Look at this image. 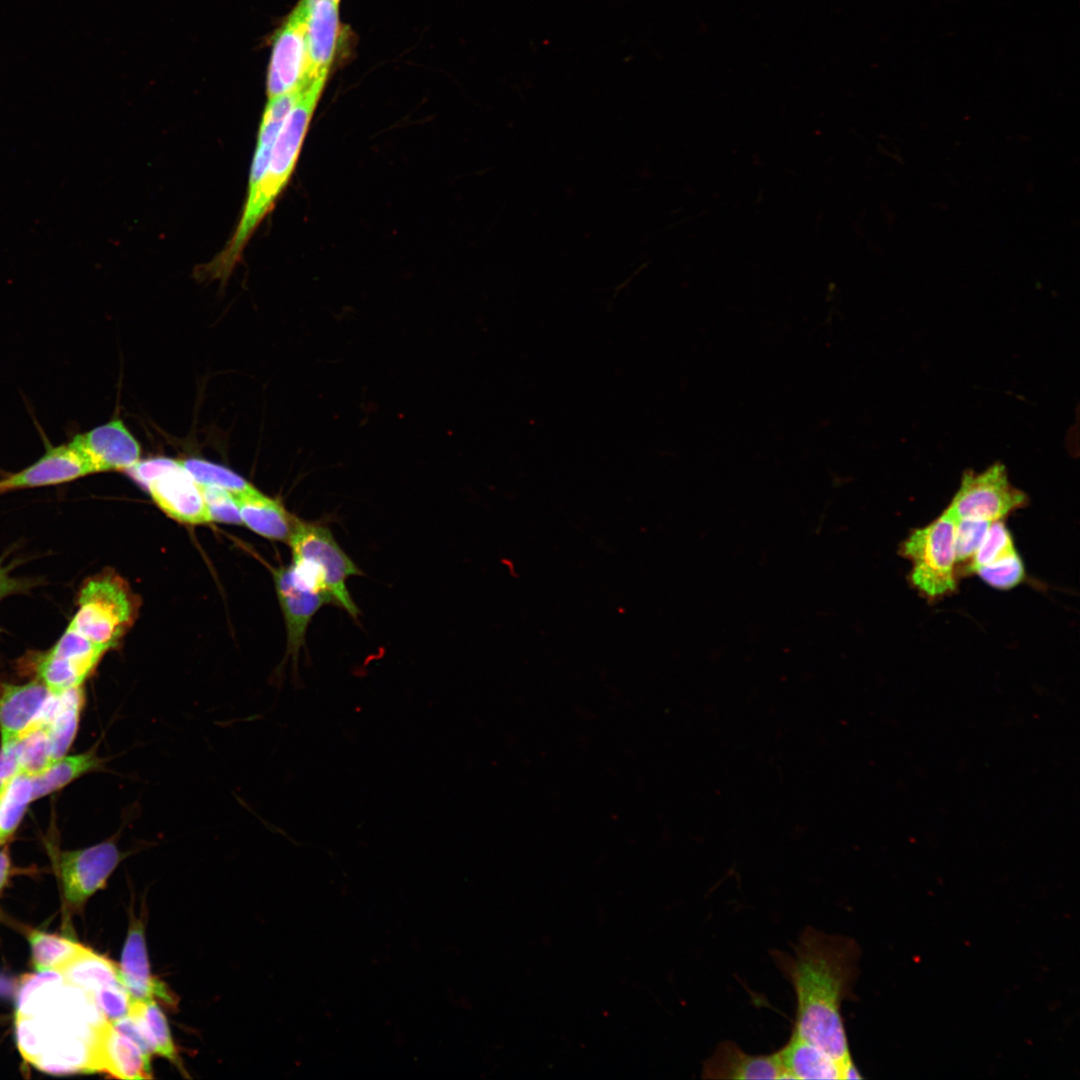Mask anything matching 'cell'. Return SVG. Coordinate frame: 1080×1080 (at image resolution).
Listing matches in <instances>:
<instances>
[{
    "instance_id": "obj_11",
    "label": "cell",
    "mask_w": 1080,
    "mask_h": 1080,
    "mask_svg": "<svg viewBox=\"0 0 1080 1080\" xmlns=\"http://www.w3.org/2000/svg\"><path fill=\"white\" fill-rule=\"evenodd\" d=\"M155 504L169 517L185 524L210 522L201 487L180 460L168 464L144 486Z\"/></svg>"
},
{
    "instance_id": "obj_6",
    "label": "cell",
    "mask_w": 1080,
    "mask_h": 1080,
    "mask_svg": "<svg viewBox=\"0 0 1080 1080\" xmlns=\"http://www.w3.org/2000/svg\"><path fill=\"white\" fill-rule=\"evenodd\" d=\"M956 522L946 509L929 525L914 530L902 546L904 557L912 564V583L927 597H939L955 589Z\"/></svg>"
},
{
    "instance_id": "obj_9",
    "label": "cell",
    "mask_w": 1080,
    "mask_h": 1080,
    "mask_svg": "<svg viewBox=\"0 0 1080 1080\" xmlns=\"http://www.w3.org/2000/svg\"><path fill=\"white\" fill-rule=\"evenodd\" d=\"M127 855L129 853L121 851L112 838L87 848L62 853L59 871L66 900L71 905L84 904L104 887Z\"/></svg>"
},
{
    "instance_id": "obj_7",
    "label": "cell",
    "mask_w": 1080,
    "mask_h": 1080,
    "mask_svg": "<svg viewBox=\"0 0 1080 1080\" xmlns=\"http://www.w3.org/2000/svg\"><path fill=\"white\" fill-rule=\"evenodd\" d=\"M1027 496L1009 481L1006 468L995 463L982 472L966 471L947 509L955 518L1001 520L1025 505Z\"/></svg>"
},
{
    "instance_id": "obj_15",
    "label": "cell",
    "mask_w": 1080,
    "mask_h": 1080,
    "mask_svg": "<svg viewBox=\"0 0 1080 1080\" xmlns=\"http://www.w3.org/2000/svg\"><path fill=\"white\" fill-rule=\"evenodd\" d=\"M120 1079H150L151 1056L109 1021L99 1028L95 1045V1072Z\"/></svg>"
},
{
    "instance_id": "obj_3",
    "label": "cell",
    "mask_w": 1080,
    "mask_h": 1080,
    "mask_svg": "<svg viewBox=\"0 0 1080 1080\" xmlns=\"http://www.w3.org/2000/svg\"><path fill=\"white\" fill-rule=\"evenodd\" d=\"M326 78L318 77L303 86L278 134L265 173L257 185L248 190L240 221L231 239L208 264L201 267L203 277L226 279L231 274L254 230L286 186Z\"/></svg>"
},
{
    "instance_id": "obj_35",
    "label": "cell",
    "mask_w": 1080,
    "mask_h": 1080,
    "mask_svg": "<svg viewBox=\"0 0 1080 1080\" xmlns=\"http://www.w3.org/2000/svg\"><path fill=\"white\" fill-rule=\"evenodd\" d=\"M20 772L16 742L0 749V792Z\"/></svg>"
},
{
    "instance_id": "obj_41",
    "label": "cell",
    "mask_w": 1080,
    "mask_h": 1080,
    "mask_svg": "<svg viewBox=\"0 0 1080 1080\" xmlns=\"http://www.w3.org/2000/svg\"><path fill=\"white\" fill-rule=\"evenodd\" d=\"M0 494H3L1 490H0Z\"/></svg>"
},
{
    "instance_id": "obj_18",
    "label": "cell",
    "mask_w": 1080,
    "mask_h": 1080,
    "mask_svg": "<svg viewBox=\"0 0 1080 1080\" xmlns=\"http://www.w3.org/2000/svg\"><path fill=\"white\" fill-rule=\"evenodd\" d=\"M338 4L321 0L309 7L306 29L307 83L328 75L336 50Z\"/></svg>"
},
{
    "instance_id": "obj_1",
    "label": "cell",
    "mask_w": 1080,
    "mask_h": 1080,
    "mask_svg": "<svg viewBox=\"0 0 1080 1080\" xmlns=\"http://www.w3.org/2000/svg\"><path fill=\"white\" fill-rule=\"evenodd\" d=\"M23 983L16 1012L23 1057L50 1073L95 1072V1045L106 1021L91 995L54 971Z\"/></svg>"
},
{
    "instance_id": "obj_13",
    "label": "cell",
    "mask_w": 1080,
    "mask_h": 1080,
    "mask_svg": "<svg viewBox=\"0 0 1080 1080\" xmlns=\"http://www.w3.org/2000/svg\"><path fill=\"white\" fill-rule=\"evenodd\" d=\"M94 473L85 456L71 443L49 447L33 464L0 480V490L36 488L74 481Z\"/></svg>"
},
{
    "instance_id": "obj_25",
    "label": "cell",
    "mask_w": 1080,
    "mask_h": 1080,
    "mask_svg": "<svg viewBox=\"0 0 1080 1080\" xmlns=\"http://www.w3.org/2000/svg\"><path fill=\"white\" fill-rule=\"evenodd\" d=\"M130 1014L135 1016L141 1024L153 1053L166 1058L183 1072L184 1068L174 1045L167 1019L157 1001L154 999L133 1001Z\"/></svg>"
},
{
    "instance_id": "obj_24",
    "label": "cell",
    "mask_w": 1080,
    "mask_h": 1080,
    "mask_svg": "<svg viewBox=\"0 0 1080 1080\" xmlns=\"http://www.w3.org/2000/svg\"><path fill=\"white\" fill-rule=\"evenodd\" d=\"M103 759L94 751L55 760L46 770L32 776L33 800L61 789L78 777L102 766Z\"/></svg>"
},
{
    "instance_id": "obj_26",
    "label": "cell",
    "mask_w": 1080,
    "mask_h": 1080,
    "mask_svg": "<svg viewBox=\"0 0 1080 1080\" xmlns=\"http://www.w3.org/2000/svg\"><path fill=\"white\" fill-rule=\"evenodd\" d=\"M32 800V776L19 772L0 792V843L15 832Z\"/></svg>"
},
{
    "instance_id": "obj_32",
    "label": "cell",
    "mask_w": 1080,
    "mask_h": 1080,
    "mask_svg": "<svg viewBox=\"0 0 1080 1080\" xmlns=\"http://www.w3.org/2000/svg\"><path fill=\"white\" fill-rule=\"evenodd\" d=\"M974 572L987 584L999 589H1008L1019 584L1025 573L1024 565L1017 553L979 567Z\"/></svg>"
},
{
    "instance_id": "obj_10",
    "label": "cell",
    "mask_w": 1080,
    "mask_h": 1080,
    "mask_svg": "<svg viewBox=\"0 0 1080 1080\" xmlns=\"http://www.w3.org/2000/svg\"><path fill=\"white\" fill-rule=\"evenodd\" d=\"M273 579L286 626L287 655L297 665L312 618L321 607L332 602L324 592L298 578L290 565L274 570Z\"/></svg>"
},
{
    "instance_id": "obj_8",
    "label": "cell",
    "mask_w": 1080,
    "mask_h": 1080,
    "mask_svg": "<svg viewBox=\"0 0 1080 1080\" xmlns=\"http://www.w3.org/2000/svg\"><path fill=\"white\" fill-rule=\"evenodd\" d=\"M309 7L301 0L277 33L267 76L269 98L307 84L306 29Z\"/></svg>"
},
{
    "instance_id": "obj_39",
    "label": "cell",
    "mask_w": 1080,
    "mask_h": 1080,
    "mask_svg": "<svg viewBox=\"0 0 1080 1080\" xmlns=\"http://www.w3.org/2000/svg\"><path fill=\"white\" fill-rule=\"evenodd\" d=\"M13 991V985L7 979L0 977V994H10Z\"/></svg>"
},
{
    "instance_id": "obj_22",
    "label": "cell",
    "mask_w": 1080,
    "mask_h": 1080,
    "mask_svg": "<svg viewBox=\"0 0 1080 1080\" xmlns=\"http://www.w3.org/2000/svg\"><path fill=\"white\" fill-rule=\"evenodd\" d=\"M98 663L99 661L89 654L52 647L38 663V680L52 694H60L80 687Z\"/></svg>"
},
{
    "instance_id": "obj_19",
    "label": "cell",
    "mask_w": 1080,
    "mask_h": 1080,
    "mask_svg": "<svg viewBox=\"0 0 1080 1080\" xmlns=\"http://www.w3.org/2000/svg\"><path fill=\"white\" fill-rule=\"evenodd\" d=\"M84 699L81 686L60 694L51 693L39 718L26 732L38 728L45 729L50 739L54 761L66 754L75 738Z\"/></svg>"
},
{
    "instance_id": "obj_33",
    "label": "cell",
    "mask_w": 1080,
    "mask_h": 1080,
    "mask_svg": "<svg viewBox=\"0 0 1080 1080\" xmlns=\"http://www.w3.org/2000/svg\"><path fill=\"white\" fill-rule=\"evenodd\" d=\"M200 487L210 522L242 524L232 493L212 485H200Z\"/></svg>"
},
{
    "instance_id": "obj_34",
    "label": "cell",
    "mask_w": 1080,
    "mask_h": 1080,
    "mask_svg": "<svg viewBox=\"0 0 1080 1080\" xmlns=\"http://www.w3.org/2000/svg\"><path fill=\"white\" fill-rule=\"evenodd\" d=\"M92 999L107 1021H114L130 1014L133 999L120 981L104 986L92 995Z\"/></svg>"
},
{
    "instance_id": "obj_31",
    "label": "cell",
    "mask_w": 1080,
    "mask_h": 1080,
    "mask_svg": "<svg viewBox=\"0 0 1080 1080\" xmlns=\"http://www.w3.org/2000/svg\"><path fill=\"white\" fill-rule=\"evenodd\" d=\"M992 522L976 519L962 518L956 522L955 530V553L956 563L971 561L980 547Z\"/></svg>"
},
{
    "instance_id": "obj_16",
    "label": "cell",
    "mask_w": 1080,
    "mask_h": 1080,
    "mask_svg": "<svg viewBox=\"0 0 1080 1080\" xmlns=\"http://www.w3.org/2000/svg\"><path fill=\"white\" fill-rule=\"evenodd\" d=\"M51 692L40 681L0 687L1 746L18 741L36 722Z\"/></svg>"
},
{
    "instance_id": "obj_4",
    "label": "cell",
    "mask_w": 1080,
    "mask_h": 1080,
    "mask_svg": "<svg viewBox=\"0 0 1080 1080\" xmlns=\"http://www.w3.org/2000/svg\"><path fill=\"white\" fill-rule=\"evenodd\" d=\"M288 544L295 575L324 592L332 604L356 620L360 610L349 593L347 580L363 572L341 548L331 530L321 523L297 518Z\"/></svg>"
},
{
    "instance_id": "obj_17",
    "label": "cell",
    "mask_w": 1080,
    "mask_h": 1080,
    "mask_svg": "<svg viewBox=\"0 0 1080 1080\" xmlns=\"http://www.w3.org/2000/svg\"><path fill=\"white\" fill-rule=\"evenodd\" d=\"M702 1072L705 1079H787L778 1052L749 1054L731 1040L718 1044Z\"/></svg>"
},
{
    "instance_id": "obj_37",
    "label": "cell",
    "mask_w": 1080,
    "mask_h": 1080,
    "mask_svg": "<svg viewBox=\"0 0 1080 1080\" xmlns=\"http://www.w3.org/2000/svg\"><path fill=\"white\" fill-rule=\"evenodd\" d=\"M10 870V858L6 849L0 851V889L5 884Z\"/></svg>"
},
{
    "instance_id": "obj_12",
    "label": "cell",
    "mask_w": 1080,
    "mask_h": 1080,
    "mask_svg": "<svg viewBox=\"0 0 1080 1080\" xmlns=\"http://www.w3.org/2000/svg\"><path fill=\"white\" fill-rule=\"evenodd\" d=\"M87 459L94 473L126 471L140 460L141 447L121 419H113L70 441Z\"/></svg>"
},
{
    "instance_id": "obj_2",
    "label": "cell",
    "mask_w": 1080,
    "mask_h": 1080,
    "mask_svg": "<svg viewBox=\"0 0 1080 1080\" xmlns=\"http://www.w3.org/2000/svg\"><path fill=\"white\" fill-rule=\"evenodd\" d=\"M792 951L773 952L796 996L792 1032L844 1063L851 1056L841 1004L855 976L856 945L847 937L807 927Z\"/></svg>"
},
{
    "instance_id": "obj_23",
    "label": "cell",
    "mask_w": 1080,
    "mask_h": 1080,
    "mask_svg": "<svg viewBox=\"0 0 1080 1080\" xmlns=\"http://www.w3.org/2000/svg\"><path fill=\"white\" fill-rule=\"evenodd\" d=\"M57 973L91 997L104 986L120 981L118 966L86 947Z\"/></svg>"
},
{
    "instance_id": "obj_36",
    "label": "cell",
    "mask_w": 1080,
    "mask_h": 1080,
    "mask_svg": "<svg viewBox=\"0 0 1080 1080\" xmlns=\"http://www.w3.org/2000/svg\"><path fill=\"white\" fill-rule=\"evenodd\" d=\"M22 588L23 583L12 577L8 573V570L0 563V601L6 596L20 591Z\"/></svg>"
},
{
    "instance_id": "obj_29",
    "label": "cell",
    "mask_w": 1080,
    "mask_h": 1080,
    "mask_svg": "<svg viewBox=\"0 0 1080 1080\" xmlns=\"http://www.w3.org/2000/svg\"><path fill=\"white\" fill-rule=\"evenodd\" d=\"M20 772L35 776L53 762L52 747L45 729H34L16 741Z\"/></svg>"
},
{
    "instance_id": "obj_20",
    "label": "cell",
    "mask_w": 1080,
    "mask_h": 1080,
    "mask_svg": "<svg viewBox=\"0 0 1080 1080\" xmlns=\"http://www.w3.org/2000/svg\"><path fill=\"white\" fill-rule=\"evenodd\" d=\"M233 496L241 521L250 530L267 539L288 543L297 517L289 513L279 500L255 488Z\"/></svg>"
},
{
    "instance_id": "obj_30",
    "label": "cell",
    "mask_w": 1080,
    "mask_h": 1080,
    "mask_svg": "<svg viewBox=\"0 0 1080 1080\" xmlns=\"http://www.w3.org/2000/svg\"><path fill=\"white\" fill-rule=\"evenodd\" d=\"M1012 537L1000 520L993 521L975 555L970 561L969 570L992 564L1005 557L1016 554Z\"/></svg>"
},
{
    "instance_id": "obj_42",
    "label": "cell",
    "mask_w": 1080,
    "mask_h": 1080,
    "mask_svg": "<svg viewBox=\"0 0 1080 1080\" xmlns=\"http://www.w3.org/2000/svg\"><path fill=\"white\" fill-rule=\"evenodd\" d=\"M0 687H1V684H0Z\"/></svg>"
},
{
    "instance_id": "obj_27",
    "label": "cell",
    "mask_w": 1080,
    "mask_h": 1080,
    "mask_svg": "<svg viewBox=\"0 0 1080 1080\" xmlns=\"http://www.w3.org/2000/svg\"><path fill=\"white\" fill-rule=\"evenodd\" d=\"M33 964L38 972H57L85 947L56 935L34 931L29 936Z\"/></svg>"
},
{
    "instance_id": "obj_28",
    "label": "cell",
    "mask_w": 1080,
    "mask_h": 1080,
    "mask_svg": "<svg viewBox=\"0 0 1080 1080\" xmlns=\"http://www.w3.org/2000/svg\"><path fill=\"white\" fill-rule=\"evenodd\" d=\"M184 469L200 485H212L232 494L248 492L254 487L234 471L203 459L180 460Z\"/></svg>"
},
{
    "instance_id": "obj_5",
    "label": "cell",
    "mask_w": 1080,
    "mask_h": 1080,
    "mask_svg": "<svg viewBox=\"0 0 1080 1080\" xmlns=\"http://www.w3.org/2000/svg\"><path fill=\"white\" fill-rule=\"evenodd\" d=\"M77 604L68 627L109 649L132 626L139 607L128 583L112 571L88 578L80 588Z\"/></svg>"
},
{
    "instance_id": "obj_43",
    "label": "cell",
    "mask_w": 1080,
    "mask_h": 1080,
    "mask_svg": "<svg viewBox=\"0 0 1080 1080\" xmlns=\"http://www.w3.org/2000/svg\"><path fill=\"white\" fill-rule=\"evenodd\" d=\"M1 844V843H0Z\"/></svg>"
},
{
    "instance_id": "obj_14",
    "label": "cell",
    "mask_w": 1080,
    "mask_h": 1080,
    "mask_svg": "<svg viewBox=\"0 0 1080 1080\" xmlns=\"http://www.w3.org/2000/svg\"><path fill=\"white\" fill-rule=\"evenodd\" d=\"M118 970L119 980L133 1001L154 999L170 1006L175 1004L166 985L150 972L142 918L131 916Z\"/></svg>"
},
{
    "instance_id": "obj_38",
    "label": "cell",
    "mask_w": 1080,
    "mask_h": 1080,
    "mask_svg": "<svg viewBox=\"0 0 1080 1080\" xmlns=\"http://www.w3.org/2000/svg\"><path fill=\"white\" fill-rule=\"evenodd\" d=\"M862 1076L855 1067L851 1058L846 1060L842 1065L841 1079H861Z\"/></svg>"
},
{
    "instance_id": "obj_40",
    "label": "cell",
    "mask_w": 1080,
    "mask_h": 1080,
    "mask_svg": "<svg viewBox=\"0 0 1080 1080\" xmlns=\"http://www.w3.org/2000/svg\"><path fill=\"white\" fill-rule=\"evenodd\" d=\"M306 1H307V4H308V7H310V6H312V5L314 4V3L318 2V1H321V0H306ZM329 1H333V2L339 3V1H340V0H329Z\"/></svg>"
},
{
    "instance_id": "obj_21",
    "label": "cell",
    "mask_w": 1080,
    "mask_h": 1080,
    "mask_svg": "<svg viewBox=\"0 0 1080 1080\" xmlns=\"http://www.w3.org/2000/svg\"><path fill=\"white\" fill-rule=\"evenodd\" d=\"M777 1052L787 1079H841L843 1063L795 1032Z\"/></svg>"
}]
</instances>
